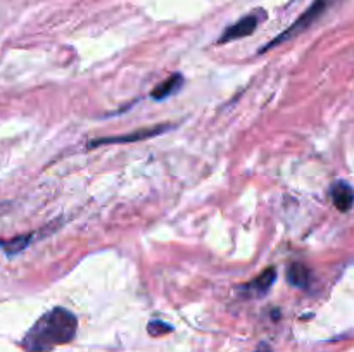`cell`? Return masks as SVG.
Segmentation results:
<instances>
[{"mask_svg":"<svg viewBox=\"0 0 354 352\" xmlns=\"http://www.w3.org/2000/svg\"><path fill=\"white\" fill-rule=\"evenodd\" d=\"M287 280L290 285L299 286V289H306L310 285L311 271L303 264V262H292L287 269Z\"/></svg>","mask_w":354,"mask_h":352,"instance_id":"obj_8","label":"cell"},{"mask_svg":"<svg viewBox=\"0 0 354 352\" xmlns=\"http://www.w3.org/2000/svg\"><path fill=\"white\" fill-rule=\"evenodd\" d=\"M277 278V269L268 268L261 273L259 276H256L252 282H249L248 285H244L245 292L251 293V295H265L270 289H272V283L275 282Z\"/></svg>","mask_w":354,"mask_h":352,"instance_id":"obj_6","label":"cell"},{"mask_svg":"<svg viewBox=\"0 0 354 352\" xmlns=\"http://www.w3.org/2000/svg\"><path fill=\"white\" fill-rule=\"evenodd\" d=\"M173 124H156V126L144 128V130L133 131V133L128 135H120V137H111V138H99V140L90 141V147H99V145L104 144H130V141H140L145 140V138L159 137V135L166 133V131L173 130Z\"/></svg>","mask_w":354,"mask_h":352,"instance_id":"obj_3","label":"cell"},{"mask_svg":"<svg viewBox=\"0 0 354 352\" xmlns=\"http://www.w3.org/2000/svg\"><path fill=\"white\" fill-rule=\"evenodd\" d=\"M78 330V320L71 311L54 307L26 331L21 347L28 352H48L57 345L69 344Z\"/></svg>","mask_w":354,"mask_h":352,"instance_id":"obj_1","label":"cell"},{"mask_svg":"<svg viewBox=\"0 0 354 352\" xmlns=\"http://www.w3.org/2000/svg\"><path fill=\"white\" fill-rule=\"evenodd\" d=\"M182 85H183V76L178 75V72H175V75H171L169 78H166L165 81L159 83V85L151 92V97L156 100H165L168 99V97H171L173 93L178 92V90L182 88Z\"/></svg>","mask_w":354,"mask_h":352,"instance_id":"obj_7","label":"cell"},{"mask_svg":"<svg viewBox=\"0 0 354 352\" xmlns=\"http://www.w3.org/2000/svg\"><path fill=\"white\" fill-rule=\"evenodd\" d=\"M259 352H261V351H259Z\"/></svg>","mask_w":354,"mask_h":352,"instance_id":"obj_11","label":"cell"},{"mask_svg":"<svg viewBox=\"0 0 354 352\" xmlns=\"http://www.w3.org/2000/svg\"><path fill=\"white\" fill-rule=\"evenodd\" d=\"M330 197L334 206L337 207L341 213H346L353 207L354 204V188L348 182H335L330 186Z\"/></svg>","mask_w":354,"mask_h":352,"instance_id":"obj_5","label":"cell"},{"mask_svg":"<svg viewBox=\"0 0 354 352\" xmlns=\"http://www.w3.org/2000/svg\"><path fill=\"white\" fill-rule=\"evenodd\" d=\"M259 24V12L249 14V16H244L242 19H239L237 23H234L232 26H228L227 30L223 31V35L220 37L218 43H228L232 40H239V38L249 37L256 31Z\"/></svg>","mask_w":354,"mask_h":352,"instance_id":"obj_4","label":"cell"},{"mask_svg":"<svg viewBox=\"0 0 354 352\" xmlns=\"http://www.w3.org/2000/svg\"><path fill=\"white\" fill-rule=\"evenodd\" d=\"M31 237H19V238H14V240H9V242H0V247L6 248L9 254H16V252L23 251L24 247L28 245V242H30Z\"/></svg>","mask_w":354,"mask_h":352,"instance_id":"obj_9","label":"cell"},{"mask_svg":"<svg viewBox=\"0 0 354 352\" xmlns=\"http://www.w3.org/2000/svg\"><path fill=\"white\" fill-rule=\"evenodd\" d=\"M147 331L152 335V337H161V335L173 331V326L171 324H166L165 321L156 320V321H151V323L147 324Z\"/></svg>","mask_w":354,"mask_h":352,"instance_id":"obj_10","label":"cell"},{"mask_svg":"<svg viewBox=\"0 0 354 352\" xmlns=\"http://www.w3.org/2000/svg\"><path fill=\"white\" fill-rule=\"evenodd\" d=\"M330 2H332V0H315V2L311 3V6L308 7V9L304 10V12L301 14V16L297 17V19L294 21V23L290 24V26L287 28L286 31H282V33H280L279 37L275 38V40H272L270 43H266L265 47L259 50V54H263V52L270 50V48L275 47V45H280L282 41L290 40V38L297 37L299 33L306 31L308 28L311 26V24L317 23V21L320 19V16L325 12V10H327V7L330 6Z\"/></svg>","mask_w":354,"mask_h":352,"instance_id":"obj_2","label":"cell"}]
</instances>
